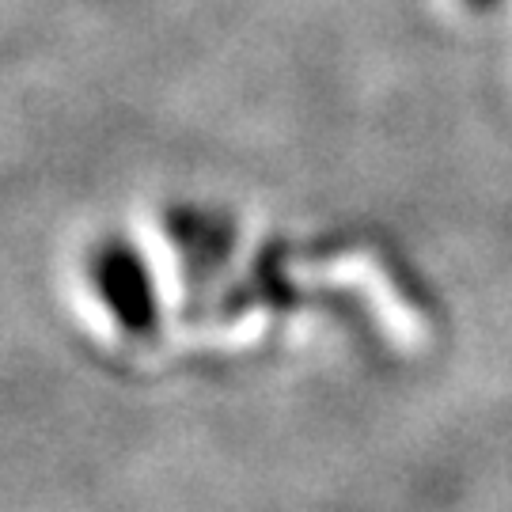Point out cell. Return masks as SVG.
<instances>
[{"label": "cell", "instance_id": "1", "mask_svg": "<svg viewBox=\"0 0 512 512\" xmlns=\"http://www.w3.org/2000/svg\"><path fill=\"white\" fill-rule=\"evenodd\" d=\"M88 274H92L99 300L107 304L114 323L126 330L129 338H152L160 330V304H156L152 274L129 239H99L88 258Z\"/></svg>", "mask_w": 512, "mask_h": 512}, {"label": "cell", "instance_id": "2", "mask_svg": "<svg viewBox=\"0 0 512 512\" xmlns=\"http://www.w3.org/2000/svg\"><path fill=\"white\" fill-rule=\"evenodd\" d=\"M475 4H494V0H475Z\"/></svg>", "mask_w": 512, "mask_h": 512}]
</instances>
